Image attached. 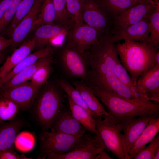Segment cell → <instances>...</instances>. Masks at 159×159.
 Instances as JSON below:
<instances>
[{"mask_svg": "<svg viewBox=\"0 0 159 159\" xmlns=\"http://www.w3.org/2000/svg\"><path fill=\"white\" fill-rule=\"evenodd\" d=\"M20 110L19 106L12 100L0 96V122L12 120Z\"/></svg>", "mask_w": 159, "mask_h": 159, "instance_id": "cell-30", "label": "cell"}, {"mask_svg": "<svg viewBox=\"0 0 159 159\" xmlns=\"http://www.w3.org/2000/svg\"><path fill=\"white\" fill-rule=\"evenodd\" d=\"M43 0H35L29 11L13 31L11 38L13 47L21 43L35 26V22Z\"/></svg>", "mask_w": 159, "mask_h": 159, "instance_id": "cell-15", "label": "cell"}, {"mask_svg": "<svg viewBox=\"0 0 159 159\" xmlns=\"http://www.w3.org/2000/svg\"><path fill=\"white\" fill-rule=\"evenodd\" d=\"M24 154L19 155L13 150L0 152V159H32Z\"/></svg>", "mask_w": 159, "mask_h": 159, "instance_id": "cell-38", "label": "cell"}, {"mask_svg": "<svg viewBox=\"0 0 159 159\" xmlns=\"http://www.w3.org/2000/svg\"><path fill=\"white\" fill-rule=\"evenodd\" d=\"M154 62L155 65H159V51L158 50L154 56Z\"/></svg>", "mask_w": 159, "mask_h": 159, "instance_id": "cell-42", "label": "cell"}, {"mask_svg": "<svg viewBox=\"0 0 159 159\" xmlns=\"http://www.w3.org/2000/svg\"><path fill=\"white\" fill-rule=\"evenodd\" d=\"M67 36L66 45L82 55L97 42L101 36L96 29L84 23L74 25Z\"/></svg>", "mask_w": 159, "mask_h": 159, "instance_id": "cell-8", "label": "cell"}, {"mask_svg": "<svg viewBox=\"0 0 159 159\" xmlns=\"http://www.w3.org/2000/svg\"><path fill=\"white\" fill-rule=\"evenodd\" d=\"M37 42L34 37L24 42L6 58L0 68V78L7 74L16 65L29 55L34 49Z\"/></svg>", "mask_w": 159, "mask_h": 159, "instance_id": "cell-19", "label": "cell"}, {"mask_svg": "<svg viewBox=\"0 0 159 159\" xmlns=\"http://www.w3.org/2000/svg\"><path fill=\"white\" fill-rule=\"evenodd\" d=\"M150 28L149 44L155 49L159 48V3L148 16Z\"/></svg>", "mask_w": 159, "mask_h": 159, "instance_id": "cell-31", "label": "cell"}, {"mask_svg": "<svg viewBox=\"0 0 159 159\" xmlns=\"http://www.w3.org/2000/svg\"><path fill=\"white\" fill-rule=\"evenodd\" d=\"M109 18L113 19L137 3L133 0H96Z\"/></svg>", "mask_w": 159, "mask_h": 159, "instance_id": "cell-25", "label": "cell"}, {"mask_svg": "<svg viewBox=\"0 0 159 159\" xmlns=\"http://www.w3.org/2000/svg\"><path fill=\"white\" fill-rule=\"evenodd\" d=\"M11 39H7L0 36V52H3L9 47L12 46Z\"/></svg>", "mask_w": 159, "mask_h": 159, "instance_id": "cell-39", "label": "cell"}, {"mask_svg": "<svg viewBox=\"0 0 159 159\" xmlns=\"http://www.w3.org/2000/svg\"><path fill=\"white\" fill-rule=\"evenodd\" d=\"M56 16L53 0H44L35 22V26L53 23Z\"/></svg>", "mask_w": 159, "mask_h": 159, "instance_id": "cell-28", "label": "cell"}, {"mask_svg": "<svg viewBox=\"0 0 159 159\" xmlns=\"http://www.w3.org/2000/svg\"><path fill=\"white\" fill-rule=\"evenodd\" d=\"M159 147V135L155 138L147 146L141 150L134 157L133 159H153L157 149Z\"/></svg>", "mask_w": 159, "mask_h": 159, "instance_id": "cell-36", "label": "cell"}, {"mask_svg": "<svg viewBox=\"0 0 159 159\" xmlns=\"http://www.w3.org/2000/svg\"><path fill=\"white\" fill-rule=\"evenodd\" d=\"M84 0H66L67 8L74 24H83L82 11Z\"/></svg>", "mask_w": 159, "mask_h": 159, "instance_id": "cell-34", "label": "cell"}, {"mask_svg": "<svg viewBox=\"0 0 159 159\" xmlns=\"http://www.w3.org/2000/svg\"><path fill=\"white\" fill-rule=\"evenodd\" d=\"M21 0H12V2L0 19V33L10 23L14 17Z\"/></svg>", "mask_w": 159, "mask_h": 159, "instance_id": "cell-37", "label": "cell"}, {"mask_svg": "<svg viewBox=\"0 0 159 159\" xmlns=\"http://www.w3.org/2000/svg\"><path fill=\"white\" fill-rule=\"evenodd\" d=\"M159 132V117L152 118L136 140L129 153L130 159L152 140Z\"/></svg>", "mask_w": 159, "mask_h": 159, "instance_id": "cell-23", "label": "cell"}, {"mask_svg": "<svg viewBox=\"0 0 159 159\" xmlns=\"http://www.w3.org/2000/svg\"><path fill=\"white\" fill-rule=\"evenodd\" d=\"M150 28L148 16L139 22L116 31L110 40L115 43L121 40L133 41L149 44Z\"/></svg>", "mask_w": 159, "mask_h": 159, "instance_id": "cell-14", "label": "cell"}, {"mask_svg": "<svg viewBox=\"0 0 159 159\" xmlns=\"http://www.w3.org/2000/svg\"><path fill=\"white\" fill-rule=\"evenodd\" d=\"M24 125V121L16 117L10 121L0 122V152L14 150L16 139Z\"/></svg>", "mask_w": 159, "mask_h": 159, "instance_id": "cell-17", "label": "cell"}, {"mask_svg": "<svg viewBox=\"0 0 159 159\" xmlns=\"http://www.w3.org/2000/svg\"><path fill=\"white\" fill-rule=\"evenodd\" d=\"M52 59V55L40 59L34 64L25 68L2 85L0 88V92L27 82L31 79L39 67Z\"/></svg>", "mask_w": 159, "mask_h": 159, "instance_id": "cell-22", "label": "cell"}, {"mask_svg": "<svg viewBox=\"0 0 159 159\" xmlns=\"http://www.w3.org/2000/svg\"><path fill=\"white\" fill-rule=\"evenodd\" d=\"M12 1V0H0V19Z\"/></svg>", "mask_w": 159, "mask_h": 159, "instance_id": "cell-40", "label": "cell"}, {"mask_svg": "<svg viewBox=\"0 0 159 159\" xmlns=\"http://www.w3.org/2000/svg\"><path fill=\"white\" fill-rule=\"evenodd\" d=\"M53 52V48L49 46L30 54L16 65L6 76L0 78V88L2 85L16 74L34 64L39 59L52 55Z\"/></svg>", "mask_w": 159, "mask_h": 159, "instance_id": "cell-21", "label": "cell"}, {"mask_svg": "<svg viewBox=\"0 0 159 159\" xmlns=\"http://www.w3.org/2000/svg\"><path fill=\"white\" fill-rule=\"evenodd\" d=\"M69 108L74 118L90 133H96L95 118L84 109L74 103L68 98Z\"/></svg>", "mask_w": 159, "mask_h": 159, "instance_id": "cell-26", "label": "cell"}, {"mask_svg": "<svg viewBox=\"0 0 159 159\" xmlns=\"http://www.w3.org/2000/svg\"><path fill=\"white\" fill-rule=\"evenodd\" d=\"M82 16L84 23L96 29L101 36L110 32V19L96 0H84Z\"/></svg>", "mask_w": 159, "mask_h": 159, "instance_id": "cell-9", "label": "cell"}, {"mask_svg": "<svg viewBox=\"0 0 159 159\" xmlns=\"http://www.w3.org/2000/svg\"><path fill=\"white\" fill-rule=\"evenodd\" d=\"M133 0L135 1L136 3H138L141 2L142 1H145L146 0Z\"/></svg>", "mask_w": 159, "mask_h": 159, "instance_id": "cell-45", "label": "cell"}, {"mask_svg": "<svg viewBox=\"0 0 159 159\" xmlns=\"http://www.w3.org/2000/svg\"><path fill=\"white\" fill-rule=\"evenodd\" d=\"M36 0H21L16 14L7 30V34L11 36L17 26L31 9Z\"/></svg>", "mask_w": 159, "mask_h": 159, "instance_id": "cell-32", "label": "cell"}, {"mask_svg": "<svg viewBox=\"0 0 159 159\" xmlns=\"http://www.w3.org/2000/svg\"><path fill=\"white\" fill-rule=\"evenodd\" d=\"M60 59L63 67L68 74L87 82V66L82 55L66 45L61 52Z\"/></svg>", "mask_w": 159, "mask_h": 159, "instance_id": "cell-12", "label": "cell"}, {"mask_svg": "<svg viewBox=\"0 0 159 159\" xmlns=\"http://www.w3.org/2000/svg\"><path fill=\"white\" fill-rule=\"evenodd\" d=\"M5 57V55L4 54L3 52H0V65L3 61Z\"/></svg>", "mask_w": 159, "mask_h": 159, "instance_id": "cell-44", "label": "cell"}, {"mask_svg": "<svg viewBox=\"0 0 159 159\" xmlns=\"http://www.w3.org/2000/svg\"><path fill=\"white\" fill-rule=\"evenodd\" d=\"M159 159V147L158 148L155 153L153 159Z\"/></svg>", "mask_w": 159, "mask_h": 159, "instance_id": "cell-43", "label": "cell"}, {"mask_svg": "<svg viewBox=\"0 0 159 159\" xmlns=\"http://www.w3.org/2000/svg\"><path fill=\"white\" fill-rule=\"evenodd\" d=\"M59 85L61 89L67 94L68 98L75 104L83 108L94 117L102 119L90 109L78 91L69 82L64 80H61L59 82Z\"/></svg>", "mask_w": 159, "mask_h": 159, "instance_id": "cell-27", "label": "cell"}, {"mask_svg": "<svg viewBox=\"0 0 159 159\" xmlns=\"http://www.w3.org/2000/svg\"><path fill=\"white\" fill-rule=\"evenodd\" d=\"M88 85L98 99L107 107L109 117L115 120L141 116L159 117V103L149 100L127 99Z\"/></svg>", "mask_w": 159, "mask_h": 159, "instance_id": "cell-2", "label": "cell"}, {"mask_svg": "<svg viewBox=\"0 0 159 159\" xmlns=\"http://www.w3.org/2000/svg\"><path fill=\"white\" fill-rule=\"evenodd\" d=\"M63 90L53 86L38 93L33 103L32 114L42 132L50 129L65 108Z\"/></svg>", "mask_w": 159, "mask_h": 159, "instance_id": "cell-4", "label": "cell"}, {"mask_svg": "<svg viewBox=\"0 0 159 159\" xmlns=\"http://www.w3.org/2000/svg\"><path fill=\"white\" fill-rule=\"evenodd\" d=\"M51 128L60 132L76 136L84 135L87 131L74 118L69 108L66 107Z\"/></svg>", "mask_w": 159, "mask_h": 159, "instance_id": "cell-18", "label": "cell"}, {"mask_svg": "<svg viewBox=\"0 0 159 159\" xmlns=\"http://www.w3.org/2000/svg\"></svg>", "mask_w": 159, "mask_h": 159, "instance_id": "cell-46", "label": "cell"}, {"mask_svg": "<svg viewBox=\"0 0 159 159\" xmlns=\"http://www.w3.org/2000/svg\"><path fill=\"white\" fill-rule=\"evenodd\" d=\"M56 12L55 21L68 31L74 23L67 8L66 0H53Z\"/></svg>", "mask_w": 159, "mask_h": 159, "instance_id": "cell-29", "label": "cell"}, {"mask_svg": "<svg viewBox=\"0 0 159 159\" xmlns=\"http://www.w3.org/2000/svg\"><path fill=\"white\" fill-rule=\"evenodd\" d=\"M51 131L42 132L38 136L42 158L49 152L63 154L70 152L86 143L92 136L86 133L74 136L59 132L52 128Z\"/></svg>", "mask_w": 159, "mask_h": 159, "instance_id": "cell-6", "label": "cell"}, {"mask_svg": "<svg viewBox=\"0 0 159 159\" xmlns=\"http://www.w3.org/2000/svg\"><path fill=\"white\" fill-rule=\"evenodd\" d=\"M135 92L149 100L159 103V65H155L138 78Z\"/></svg>", "mask_w": 159, "mask_h": 159, "instance_id": "cell-13", "label": "cell"}, {"mask_svg": "<svg viewBox=\"0 0 159 159\" xmlns=\"http://www.w3.org/2000/svg\"><path fill=\"white\" fill-rule=\"evenodd\" d=\"M40 88L27 81L1 92L0 96L12 100L19 106L21 110H27L32 106Z\"/></svg>", "mask_w": 159, "mask_h": 159, "instance_id": "cell-10", "label": "cell"}, {"mask_svg": "<svg viewBox=\"0 0 159 159\" xmlns=\"http://www.w3.org/2000/svg\"><path fill=\"white\" fill-rule=\"evenodd\" d=\"M115 46L120 61L135 86L139 77L155 65L154 56L158 49L148 43L130 40Z\"/></svg>", "mask_w": 159, "mask_h": 159, "instance_id": "cell-3", "label": "cell"}, {"mask_svg": "<svg viewBox=\"0 0 159 159\" xmlns=\"http://www.w3.org/2000/svg\"><path fill=\"white\" fill-rule=\"evenodd\" d=\"M68 30L62 25L54 23L39 26L35 32L37 44L43 45L59 36H67Z\"/></svg>", "mask_w": 159, "mask_h": 159, "instance_id": "cell-24", "label": "cell"}, {"mask_svg": "<svg viewBox=\"0 0 159 159\" xmlns=\"http://www.w3.org/2000/svg\"><path fill=\"white\" fill-rule=\"evenodd\" d=\"M96 133L93 136L99 147L111 152L119 159H130L126 151L121 125L109 116L95 118Z\"/></svg>", "mask_w": 159, "mask_h": 159, "instance_id": "cell-5", "label": "cell"}, {"mask_svg": "<svg viewBox=\"0 0 159 159\" xmlns=\"http://www.w3.org/2000/svg\"><path fill=\"white\" fill-rule=\"evenodd\" d=\"M53 59L39 67L31 78L30 82L35 85L41 88L47 82L52 70Z\"/></svg>", "mask_w": 159, "mask_h": 159, "instance_id": "cell-33", "label": "cell"}, {"mask_svg": "<svg viewBox=\"0 0 159 159\" xmlns=\"http://www.w3.org/2000/svg\"><path fill=\"white\" fill-rule=\"evenodd\" d=\"M106 152L105 149L102 150L99 152L97 156V159H113Z\"/></svg>", "mask_w": 159, "mask_h": 159, "instance_id": "cell-41", "label": "cell"}, {"mask_svg": "<svg viewBox=\"0 0 159 159\" xmlns=\"http://www.w3.org/2000/svg\"><path fill=\"white\" fill-rule=\"evenodd\" d=\"M103 150L98 147L91 136L85 143L68 153L59 154L47 153L44 158L47 159H97L100 151Z\"/></svg>", "mask_w": 159, "mask_h": 159, "instance_id": "cell-16", "label": "cell"}, {"mask_svg": "<svg viewBox=\"0 0 159 159\" xmlns=\"http://www.w3.org/2000/svg\"><path fill=\"white\" fill-rule=\"evenodd\" d=\"M151 116L131 117L116 121L122 127L123 142L128 154L134 143L153 118Z\"/></svg>", "mask_w": 159, "mask_h": 159, "instance_id": "cell-11", "label": "cell"}, {"mask_svg": "<svg viewBox=\"0 0 159 159\" xmlns=\"http://www.w3.org/2000/svg\"><path fill=\"white\" fill-rule=\"evenodd\" d=\"M114 71L117 77L122 83L135 92V85L128 72L122 64L119 58L115 62Z\"/></svg>", "mask_w": 159, "mask_h": 159, "instance_id": "cell-35", "label": "cell"}, {"mask_svg": "<svg viewBox=\"0 0 159 159\" xmlns=\"http://www.w3.org/2000/svg\"><path fill=\"white\" fill-rule=\"evenodd\" d=\"M110 32L105 33L83 54L87 66V84L128 99L147 100L122 83L117 77L114 66L119 58Z\"/></svg>", "mask_w": 159, "mask_h": 159, "instance_id": "cell-1", "label": "cell"}, {"mask_svg": "<svg viewBox=\"0 0 159 159\" xmlns=\"http://www.w3.org/2000/svg\"><path fill=\"white\" fill-rule=\"evenodd\" d=\"M158 0L138 3L122 12L113 20L111 35L116 31L135 24L148 17L159 3Z\"/></svg>", "mask_w": 159, "mask_h": 159, "instance_id": "cell-7", "label": "cell"}, {"mask_svg": "<svg viewBox=\"0 0 159 159\" xmlns=\"http://www.w3.org/2000/svg\"><path fill=\"white\" fill-rule=\"evenodd\" d=\"M73 83L74 87L91 111L102 118L109 115L108 112L106 111L85 81L76 80L74 81Z\"/></svg>", "mask_w": 159, "mask_h": 159, "instance_id": "cell-20", "label": "cell"}]
</instances>
